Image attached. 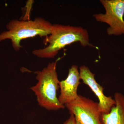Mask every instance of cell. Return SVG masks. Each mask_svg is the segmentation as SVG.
Returning a JSON list of instances; mask_svg holds the SVG:
<instances>
[{
    "mask_svg": "<svg viewBox=\"0 0 124 124\" xmlns=\"http://www.w3.org/2000/svg\"><path fill=\"white\" fill-rule=\"evenodd\" d=\"M76 42H79L82 46L95 47L90 42L88 32L82 27L53 24L51 33L44 40L47 45L43 48L36 49L32 54L41 58H53L65 46Z\"/></svg>",
    "mask_w": 124,
    "mask_h": 124,
    "instance_id": "obj_1",
    "label": "cell"
},
{
    "mask_svg": "<svg viewBox=\"0 0 124 124\" xmlns=\"http://www.w3.org/2000/svg\"><path fill=\"white\" fill-rule=\"evenodd\" d=\"M59 58L55 62L50 63L42 70L36 71L38 83L31 88L37 98L40 106L48 110H57L64 108V105L60 103L57 97L59 88V81L56 71Z\"/></svg>",
    "mask_w": 124,
    "mask_h": 124,
    "instance_id": "obj_2",
    "label": "cell"
},
{
    "mask_svg": "<svg viewBox=\"0 0 124 124\" xmlns=\"http://www.w3.org/2000/svg\"><path fill=\"white\" fill-rule=\"evenodd\" d=\"M53 24L44 18L37 17L33 20H11L6 27L8 31L0 34V41L9 39L16 51L22 48V40L39 36L46 37L51 33Z\"/></svg>",
    "mask_w": 124,
    "mask_h": 124,
    "instance_id": "obj_3",
    "label": "cell"
},
{
    "mask_svg": "<svg viewBox=\"0 0 124 124\" xmlns=\"http://www.w3.org/2000/svg\"><path fill=\"white\" fill-rule=\"evenodd\" d=\"M106 10L105 14L94 15L96 21L109 26L107 33L109 35H124V0H100Z\"/></svg>",
    "mask_w": 124,
    "mask_h": 124,
    "instance_id": "obj_4",
    "label": "cell"
},
{
    "mask_svg": "<svg viewBox=\"0 0 124 124\" xmlns=\"http://www.w3.org/2000/svg\"><path fill=\"white\" fill-rule=\"evenodd\" d=\"M64 106L74 116L77 124H103L98 103L88 98L78 95Z\"/></svg>",
    "mask_w": 124,
    "mask_h": 124,
    "instance_id": "obj_5",
    "label": "cell"
},
{
    "mask_svg": "<svg viewBox=\"0 0 124 124\" xmlns=\"http://www.w3.org/2000/svg\"><path fill=\"white\" fill-rule=\"evenodd\" d=\"M80 80L90 88L99 100V107L102 113L107 114L112 108L116 104L115 99L111 97H107L103 94V88L95 80V74L93 73L88 67L83 65L80 67Z\"/></svg>",
    "mask_w": 124,
    "mask_h": 124,
    "instance_id": "obj_6",
    "label": "cell"
},
{
    "mask_svg": "<svg viewBox=\"0 0 124 124\" xmlns=\"http://www.w3.org/2000/svg\"><path fill=\"white\" fill-rule=\"evenodd\" d=\"M80 80L78 67L72 65L69 69L66 79L59 81L60 93L58 99L60 103L65 105L77 98L78 95V88L80 84Z\"/></svg>",
    "mask_w": 124,
    "mask_h": 124,
    "instance_id": "obj_7",
    "label": "cell"
},
{
    "mask_svg": "<svg viewBox=\"0 0 124 124\" xmlns=\"http://www.w3.org/2000/svg\"><path fill=\"white\" fill-rule=\"evenodd\" d=\"M114 99L116 104L110 112L101 115L103 124H124V95L121 93H116Z\"/></svg>",
    "mask_w": 124,
    "mask_h": 124,
    "instance_id": "obj_8",
    "label": "cell"
},
{
    "mask_svg": "<svg viewBox=\"0 0 124 124\" xmlns=\"http://www.w3.org/2000/svg\"><path fill=\"white\" fill-rule=\"evenodd\" d=\"M63 124H77L73 115L70 114V117Z\"/></svg>",
    "mask_w": 124,
    "mask_h": 124,
    "instance_id": "obj_9",
    "label": "cell"
}]
</instances>
